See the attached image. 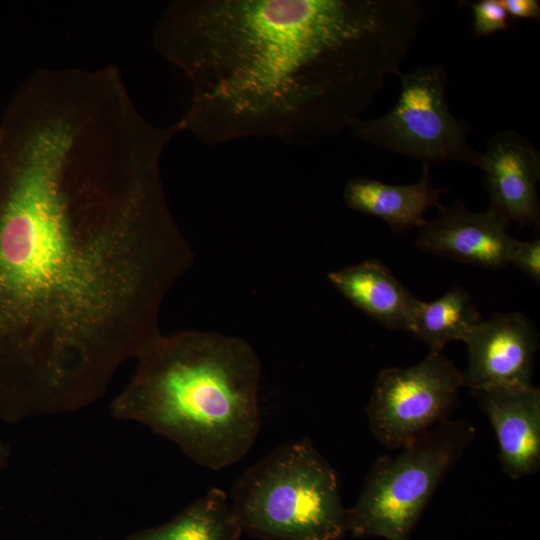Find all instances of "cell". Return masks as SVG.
I'll use <instances>...</instances> for the list:
<instances>
[{
  "instance_id": "cell-1",
  "label": "cell",
  "mask_w": 540,
  "mask_h": 540,
  "mask_svg": "<svg viewBox=\"0 0 540 540\" xmlns=\"http://www.w3.org/2000/svg\"><path fill=\"white\" fill-rule=\"evenodd\" d=\"M179 122L150 123L114 66L40 69L0 120V404L83 409L160 333L193 262L160 161Z\"/></svg>"
},
{
  "instance_id": "cell-5",
  "label": "cell",
  "mask_w": 540,
  "mask_h": 540,
  "mask_svg": "<svg viewBox=\"0 0 540 540\" xmlns=\"http://www.w3.org/2000/svg\"><path fill=\"white\" fill-rule=\"evenodd\" d=\"M474 427L447 420L372 466L355 505L348 509L354 537L409 540L427 502L473 440Z\"/></svg>"
},
{
  "instance_id": "cell-9",
  "label": "cell",
  "mask_w": 540,
  "mask_h": 540,
  "mask_svg": "<svg viewBox=\"0 0 540 540\" xmlns=\"http://www.w3.org/2000/svg\"><path fill=\"white\" fill-rule=\"evenodd\" d=\"M476 167L485 173L489 210L507 223L539 226L540 153L526 138L516 131L494 134Z\"/></svg>"
},
{
  "instance_id": "cell-16",
  "label": "cell",
  "mask_w": 540,
  "mask_h": 540,
  "mask_svg": "<svg viewBox=\"0 0 540 540\" xmlns=\"http://www.w3.org/2000/svg\"><path fill=\"white\" fill-rule=\"evenodd\" d=\"M464 3L472 9L473 29L476 35L487 36L508 29L509 16L499 0L465 1Z\"/></svg>"
},
{
  "instance_id": "cell-6",
  "label": "cell",
  "mask_w": 540,
  "mask_h": 540,
  "mask_svg": "<svg viewBox=\"0 0 540 540\" xmlns=\"http://www.w3.org/2000/svg\"><path fill=\"white\" fill-rule=\"evenodd\" d=\"M400 93L384 115L354 120L348 127L357 139L397 153L422 166L457 161L477 166L480 152L468 142L469 126L450 111L447 73L439 64L399 71Z\"/></svg>"
},
{
  "instance_id": "cell-4",
  "label": "cell",
  "mask_w": 540,
  "mask_h": 540,
  "mask_svg": "<svg viewBox=\"0 0 540 540\" xmlns=\"http://www.w3.org/2000/svg\"><path fill=\"white\" fill-rule=\"evenodd\" d=\"M229 501L242 534L262 540H341L348 509L335 469L309 439L284 443L247 468Z\"/></svg>"
},
{
  "instance_id": "cell-7",
  "label": "cell",
  "mask_w": 540,
  "mask_h": 540,
  "mask_svg": "<svg viewBox=\"0 0 540 540\" xmlns=\"http://www.w3.org/2000/svg\"><path fill=\"white\" fill-rule=\"evenodd\" d=\"M463 386V373L443 351L411 367L383 369L367 405L369 427L385 447L403 449L449 420Z\"/></svg>"
},
{
  "instance_id": "cell-2",
  "label": "cell",
  "mask_w": 540,
  "mask_h": 540,
  "mask_svg": "<svg viewBox=\"0 0 540 540\" xmlns=\"http://www.w3.org/2000/svg\"><path fill=\"white\" fill-rule=\"evenodd\" d=\"M419 18L412 0H175L153 46L190 81L183 131L313 145L369 109Z\"/></svg>"
},
{
  "instance_id": "cell-19",
  "label": "cell",
  "mask_w": 540,
  "mask_h": 540,
  "mask_svg": "<svg viewBox=\"0 0 540 540\" xmlns=\"http://www.w3.org/2000/svg\"><path fill=\"white\" fill-rule=\"evenodd\" d=\"M10 455V448L5 443H0V471L7 463V460Z\"/></svg>"
},
{
  "instance_id": "cell-13",
  "label": "cell",
  "mask_w": 540,
  "mask_h": 540,
  "mask_svg": "<svg viewBox=\"0 0 540 540\" xmlns=\"http://www.w3.org/2000/svg\"><path fill=\"white\" fill-rule=\"evenodd\" d=\"M430 167L422 166L418 182L392 185L376 179L357 177L345 186L343 198L351 209L382 219L395 232L420 228L430 207L440 206L443 188L434 186Z\"/></svg>"
},
{
  "instance_id": "cell-15",
  "label": "cell",
  "mask_w": 540,
  "mask_h": 540,
  "mask_svg": "<svg viewBox=\"0 0 540 540\" xmlns=\"http://www.w3.org/2000/svg\"><path fill=\"white\" fill-rule=\"evenodd\" d=\"M482 320L468 292L456 286L437 300L419 301L410 332L430 351H443L448 342H466Z\"/></svg>"
},
{
  "instance_id": "cell-18",
  "label": "cell",
  "mask_w": 540,
  "mask_h": 540,
  "mask_svg": "<svg viewBox=\"0 0 540 540\" xmlns=\"http://www.w3.org/2000/svg\"><path fill=\"white\" fill-rule=\"evenodd\" d=\"M509 17L540 19V3L537 0H499Z\"/></svg>"
},
{
  "instance_id": "cell-17",
  "label": "cell",
  "mask_w": 540,
  "mask_h": 540,
  "mask_svg": "<svg viewBox=\"0 0 540 540\" xmlns=\"http://www.w3.org/2000/svg\"><path fill=\"white\" fill-rule=\"evenodd\" d=\"M509 263H513L535 283L540 282V240H515L510 251Z\"/></svg>"
},
{
  "instance_id": "cell-11",
  "label": "cell",
  "mask_w": 540,
  "mask_h": 540,
  "mask_svg": "<svg viewBox=\"0 0 540 540\" xmlns=\"http://www.w3.org/2000/svg\"><path fill=\"white\" fill-rule=\"evenodd\" d=\"M497 437L502 470L512 479L540 467V390L535 386L473 394Z\"/></svg>"
},
{
  "instance_id": "cell-12",
  "label": "cell",
  "mask_w": 540,
  "mask_h": 540,
  "mask_svg": "<svg viewBox=\"0 0 540 540\" xmlns=\"http://www.w3.org/2000/svg\"><path fill=\"white\" fill-rule=\"evenodd\" d=\"M329 282L351 304L390 330L410 332L420 300L378 260L328 273Z\"/></svg>"
},
{
  "instance_id": "cell-14",
  "label": "cell",
  "mask_w": 540,
  "mask_h": 540,
  "mask_svg": "<svg viewBox=\"0 0 540 540\" xmlns=\"http://www.w3.org/2000/svg\"><path fill=\"white\" fill-rule=\"evenodd\" d=\"M241 535L229 496L211 488L170 521L136 531L126 540H238Z\"/></svg>"
},
{
  "instance_id": "cell-3",
  "label": "cell",
  "mask_w": 540,
  "mask_h": 540,
  "mask_svg": "<svg viewBox=\"0 0 540 540\" xmlns=\"http://www.w3.org/2000/svg\"><path fill=\"white\" fill-rule=\"evenodd\" d=\"M111 415L150 428L195 463L219 471L241 460L261 426V365L243 339L198 330L159 333Z\"/></svg>"
},
{
  "instance_id": "cell-10",
  "label": "cell",
  "mask_w": 540,
  "mask_h": 540,
  "mask_svg": "<svg viewBox=\"0 0 540 540\" xmlns=\"http://www.w3.org/2000/svg\"><path fill=\"white\" fill-rule=\"evenodd\" d=\"M438 209L432 221L418 228L416 247L484 268L500 269L509 263L516 239L508 233L506 221L489 209L474 212L460 202Z\"/></svg>"
},
{
  "instance_id": "cell-8",
  "label": "cell",
  "mask_w": 540,
  "mask_h": 540,
  "mask_svg": "<svg viewBox=\"0 0 540 540\" xmlns=\"http://www.w3.org/2000/svg\"><path fill=\"white\" fill-rule=\"evenodd\" d=\"M465 343L468 368L463 377L472 394L532 385L538 338L524 315L496 313L482 320Z\"/></svg>"
}]
</instances>
